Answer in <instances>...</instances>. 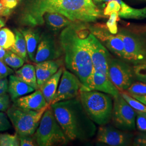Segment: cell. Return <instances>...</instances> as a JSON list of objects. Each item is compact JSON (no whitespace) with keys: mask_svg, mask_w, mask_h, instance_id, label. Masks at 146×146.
<instances>
[{"mask_svg":"<svg viewBox=\"0 0 146 146\" xmlns=\"http://www.w3.org/2000/svg\"><path fill=\"white\" fill-rule=\"evenodd\" d=\"M47 12L61 14L70 21L93 22L102 17L101 11L92 0H23L18 17L22 26L35 27L44 24Z\"/></svg>","mask_w":146,"mask_h":146,"instance_id":"obj_1","label":"cell"},{"mask_svg":"<svg viewBox=\"0 0 146 146\" xmlns=\"http://www.w3.org/2000/svg\"><path fill=\"white\" fill-rule=\"evenodd\" d=\"M86 23L73 22L62 30L59 37L66 67L81 82V91L91 90L93 71L88 44L90 31Z\"/></svg>","mask_w":146,"mask_h":146,"instance_id":"obj_2","label":"cell"},{"mask_svg":"<svg viewBox=\"0 0 146 146\" xmlns=\"http://www.w3.org/2000/svg\"><path fill=\"white\" fill-rule=\"evenodd\" d=\"M50 106L68 140L86 141L96 134V125L85 111L79 97Z\"/></svg>","mask_w":146,"mask_h":146,"instance_id":"obj_3","label":"cell"},{"mask_svg":"<svg viewBox=\"0 0 146 146\" xmlns=\"http://www.w3.org/2000/svg\"><path fill=\"white\" fill-rule=\"evenodd\" d=\"M84 110L89 118L100 125H107L111 120L112 96L97 90L81 91L78 95Z\"/></svg>","mask_w":146,"mask_h":146,"instance_id":"obj_4","label":"cell"},{"mask_svg":"<svg viewBox=\"0 0 146 146\" xmlns=\"http://www.w3.org/2000/svg\"><path fill=\"white\" fill-rule=\"evenodd\" d=\"M34 136L37 146H60L68 142V139L55 118L50 106L42 115Z\"/></svg>","mask_w":146,"mask_h":146,"instance_id":"obj_5","label":"cell"},{"mask_svg":"<svg viewBox=\"0 0 146 146\" xmlns=\"http://www.w3.org/2000/svg\"><path fill=\"white\" fill-rule=\"evenodd\" d=\"M50 105L38 110H25L12 105L7 114L19 136L34 135L42 115Z\"/></svg>","mask_w":146,"mask_h":146,"instance_id":"obj_6","label":"cell"},{"mask_svg":"<svg viewBox=\"0 0 146 146\" xmlns=\"http://www.w3.org/2000/svg\"><path fill=\"white\" fill-rule=\"evenodd\" d=\"M123 42L125 61L133 65L146 64V34H137L122 30L117 34Z\"/></svg>","mask_w":146,"mask_h":146,"instance_id":"obj_7","label":"cell"},{"mask_svg":"<svg viewBox=\"0 0 146 146\" xmlns=\"http://www.w3.org/2000/svg\"><path fill=\"white\" fill-rule=\"evenodd\" d=\"M108 76L120 92L125 91L135 79L133 67L129 63L112 57L108 64Z\"/></svg>","mask_w":146,"mask_h":146,"instance_id":"obj_8","label":"cell"},{"mask_svg":"<svg viewBox=\"0 0 146 146\" xmlns=\"http://www.w3.org/2000/svg\"><path fill=\"white\" fill-rule=\"evenodd\" d=\"M111 120L114 127L122 131L135 129L136 113L120 94L113 98Z\"/></svg>","mask_w":146,"mask_h":146,"instance_id":"obj_9","label":"cell"},{"mask_svg":"<svg viewBox=\"0 0 146 146\" xmlns=\"http://www.w3.org/2000/svg\"><path fill=\"white\" fill-rule=\"evenodd\" d=\"M88 44L93 67V75L108 76V64L111 58L109 50L91 32L88 37Z\"/></svg>","mask_w":146,"mask_h":146,"instance_id":"obj_10","label":"cell"},{"mask_svg":"<svg viewBox=\"0 0 146 146\" xmlns=\"http://www.w3.org/2000/svg\"><path fill=\"white\" fill-rule=\"evenodd\" d=\"M90 32L104 47L117 57L125 61V52L122 38L117 34H113L106 26L96 24L89 26Z\"/></svg>","mask_w":146,"mask_h":146,"instance_id":"obj_11","label":"cell"},{"mask_svg":"<svg viewBox=\"0 0 146 146\" xmlns=\"http://www.w3.org/2000/svg\"><path fill=\"white\" fill-rule=\"evenodd\" d=\"M82 88V84L78 77L64 68L57 91L50 105L78 97Z\"/></svg>","mask_w":146,"mask_h":146,"instance_id":"obj_12","label":"cell"},{"mask_svg":"<svg viewBox=\"0 0 146 146\" xmlns=\"http://www.w3.org/2000/svg\"><path fill=\"white\" fill-rule=\"evenodd\" d=\"M98 142L110 146H128L133 145L134 134L112 125H100L97 132Z\"/></svg>","mask_w":146,"mask_h":146,"instance_id":"obj_13","label":"cell"},{"mask_svg":"<svg viewBox=\"0 0 146 146\" xmlns=\"http://www.w3.org/2000/svg\"><path fill=\"white\" fill-rule=\"evenodd\" d=\"M62 54V48L61 46L60 47L58 46L52 35L46 32L41 34L37 48L34 62L55 60L60 58Z\"/></svg>","mask_w":146,"mask_h":146,"instance_id":"obj_14","label":"cell"},{"mask_svg":"<svg viewBox=\"0 0 146 146\" xmlns=\"http://www.w3.org/2000/svg\"><path fill=\"white\" fill-rule=\"evenodd\" d=\"M13 105L25 110H38L49 106L40 89L13 101Z\"/></svg>","mask_w":146,"mask_h":146,"instance_id":"obj_15","label":"cell"},{"mask_svg":"<svg viewBox=\"0 0 146 146\" xmlns=\"http://www.w3.org/2000/svg\"><path fill=\"white\" fill-rule=\"evenodd\" d=\"M60 62L56 61V60L35 63L34 66L36 71L38 88L58 72L60 68Z\"/></svg>","mask_w":146,"mask_h":146,"instance_id":"obj_16","label":"cell"},{"mask_svg":"<svg viewBox=\"0 0 146 146\" xmlns=\"http://www.w3.org/2000/svg\"><path fill=\"white\" fill-rule=\"evenodd\" d=\"M35 89L23 81L16 75L9 76L8 93L11 100L13 102L23 96L30 94Z\"/></svg>","mask_w":146,"mask_h":146,"instance_id":"obj_17","label":"cell"},{"mask_svg":"<svg viewBox=\"0 0 146 146\" xmlns=\"http://www.w3.org/2000/svg\"><path fill=\"white\" fill-rule=\"evenodd\" d=\"M25 37L26 43L28 56L31 61L34 62L37 48L41 36L40 31L35 27H28L19 29Z\"/></svg>","mask_w":146,"mask_h":146,"instance_id":"obj_18","label":"cell"},{"mask_svg":"<svg viewBox=\"0 0 146 146\" xmlns=\"http://www.w3.org/2000/svg\"><path fill=\"white\" fill-rule=\"evenodd\" d=\"M63 69L64 67H60L56 73L47 80L38 88L41 91L44 99L49 105L51 104L54 96L57 91Z\"/></svg>","mask_w":146,"mask_h":146,"instance_id":"obj_19","label":"cell"},{"mask_svg":"<svg viewBox=\"0 0 146 146\" xmlns=\"http://www.w3.org/2000/svg\"><path fill=\"white\" fill-rule=\"evenodd\" d=\"M43 20L48 28L54 31L62 30L74 22L61 14L52 12L46 13L43 16Z\"/></svg>","mask_w":146,"mask_h":146,"instance_id":"obj_20","label":"cell"},{"mask_svg":"<svg viewBox=\"0 0 146 146\" xmlns=\"http://www.w3.org/2000/svg\"><path fill=\"white\" fill-rule=\"evenodd\" d=\"M15 75L35 90L38 88L35 66L31 64H23L15 72Z\"/></svg>","mask_w":146,"mask_h":146,"instance_id":"obj_21","label":"cell"},{"mask_svg":"<svg viewBox=\"0 0 146 146\" xmlns=\"http://www.w3.org/2000/svg\"><path fill=\"white\" fill-rule=\"evenodd\" d=\"M120 6L119 15L122 19L141 20L146 18V7L141 9H136L127 5L122 0H116Z\"/></svg>","mask_w":146,"mask_h":146,"instance_id":"obj_22","label":"cell"},{"mask_svg":"<svg viewBox=\"0 0 146 146\" xmlns=\"http://www.w3.org/2000/svg\"><path fill=\"white\" fill-rule=\"evenodd\" d=\"M14 33L15 35V41L14 44L9 50L15 53L16 54L23 58L25 62H27L28 60V56L25 37L19 29H14Z\"/></svg>","mask_w":146,"mask_h":146,"instance_id":"obj_23","label":"cell"},{"mask_svg":"<svg viewBox=\"0 0 146 146\" xmlns=\"http://www.w3.org/2000/svg\"><path fill=\"white\" fill-rule=\"evenodd\" d=\"M15 41V35L13 31L8 28L0 29V47L9 50Z\"/></svg>","mask_w":146,"mask_h":146,"instance_id":"obj_24","label":"cell"},{"mask_svg":"<svg viewBox=\"0 0 146 146\" xmlns=\"http://www.w3.org/2000/svg\"><path fill=\"white\" fill-rule=\"evenodd\" d=\"M3 61L14 70L21 68L25 62L23 58L10 50H7Z\"/></svg>","mask_w":146,"mask_h":146,"instance_id":"obj_25","label":"cell"},{"mask_svg":"<svg viewBox=\"0 0 146 146\" xmlns=\"http://www.w3.org/2000/svg\"><path fill=\"white\" fill-rule=\"evenodd\" d=\"M120 94L133 110L141 112H146V105L132 97L125 91L120 92Z\"/></svg>","mask_w":146,"mask_h":146,"instance_id":"obj_26","label":"cell"},{"mask_svg":"<svg viewBox=\"0 0 146 146\" xmlns=\"http://www.w3.org/2000/svg\"><path fill=\"white\" fill-rule=\"evenodd\" d=\"M20 146L18 135L9 133H0V146Z\"/></svg>","mask_w":146,"mask_h":146,"instance_id":"obj_27","label":"cell"},{"mask_svg":"<svg viewBox=\"0 0 146 146\" xmlns=\"http://www.w3.org/2000/svg\"><path fill=\"white\" fill-rule=\"evenodd\" d=\"M125 92L130 95H146V84L142 82H133Z\"/></svg>","mask_w":146,"mask_h":146,"instance_id":"obj_28","label":"cell"},{"mask_svg":"<svg viewBox=\"0 0 146 146\" xmlns=\"http://www.w3.org/2000/svg\"><path fill=\"white\" fill-rule=\"evenodd\" d=\"M119 20L118 12H113L110 15V19L106 23V27L110 33L117 34L118 31L117 23Z\"/></svg>","mask_w":146,"mask_h":146,"instance_id":"obj_29","label":"cell"},{"mask_svg":"<svg viewBox=\"0 0 146 146\" xmlns=\"http://www.w3.org/2000/svg\"><path fill=\"white\" fill-rule=\"evenodd\" d=\"M133 69L135 78L139 81L146 84V64L133 65Z\"/></svg>","mask_w":146,"mask_h":146,"instance_id":"obj_30","label":"cell"},{"mask_svg":"<svg viewBox=\"0 0 146 146\" xmlns=\"http://www.w3.org/2000/svg\"><path fill=\"white\" fill-rule=\"evenodd\" d=\"M135 124L137 129L141 132H146V117L139 111L135 110Z\"/></svg>","mask_w":146,"mask_h":146,"instance_id":"obj_31","label":"cell"},{"mask_svg":"<svg viewBox=\"0 0 146 146\" xmlns=\"http://www.w3.org/2000/svg\"><path fill=\"white\" fill-rule=\"evenodd\" d=\"M121 8L119 3L116 0H111L108 2L107 5L104 9V15H110L113 12H119Z\"/></svg>","mask_w":146,"mask_h":146,"instance_id":"obj_32","label":"cell"},{"mask_svg":"<svg viewBox=\"0 0 146 146\" xmlns=\"http://www.w3.org/2000/svg\"><path fill=\"white\" fill-rule=\"evenodd\" d=\"M19 137L20 142V146H37L36 141L35 140L34 135L19 136Z\"/></svg>","mask_w":146,"mask_h":146,"instance_id":"obj_33","label":"cell"},{"mask_svg":"<svg viewBox=\"0 0 146 146\" xmlns=\"http://www.w3.org/2000/svg\"><path fill=\"white\" fill-rule=\"evenodd\" d=\"M8 116L4 111H0V131H7L11 128Z\"/></svg>","mask_w":146,"mask_h":146,"instance_id":"obj_34","label":"cell"},{"mask_svg":"<svg viewBox=\"0 0 146 146\" xmlns=\"http://www.w3.org/2000/svg\"><path fill=\"white\" fill-rule=\"evenodd\" d=\"M11 106V98L9 94L0 95V111H7Z\"/></svg>","mask_w":146,"mask_h":146,"instance_id":"obj_35","label":"cell"},{"mask_svg":"<svg viewBox=\"0 0 146 146\" xmlns=\"http://www.w3.org/2000/svg\"><path fill=\"white\" fill-rule=\"evenodd\" d=\"M14 73L13 69L7 66L3 61L0 60V79L7 78V76Z\"/></svg>","mask_w":146,"mask_h":146,"instance_id":"obj_36","label":"cell"},{"mask_svg":"<svg viewBox=\"0 0 146 146\" xmlns=\"http://www.w3.org/2000/svg\"><path fill=\"white\" fill-rule=\"evenodd\" d=\"M133 145L135 146H146V132H141L134 136Z\"/></svg>","mask_w":146,"mask_h":146,"instance_id":"obj_37","label":"cell"},{"mask_svg":"<svg viewBox=\"0 0 146 146\" xmlns=\"http://www.w3.org/2000/svg\"><path fill=\"white\" fill-rule=\"evenodd\" d=\"M20 0H1L4 8L10 10H13L15 8L19 5Z\"/></svg>","mask_w":146,"mask_h":146,"instance_id":"obj_38","label":"cell"},{"mask_svg":"<svg viewBox=\"0 0 146 146\" xmlns=\"http://www.w3.org/2000/svg\"><path fill=\"white\" fill-rule=\"evenodd\" d=\"M127 30L137 34H146V25L131 26L128 27Z\"/></svg>","mask_w":146,"mask_h":146,"instance_id":"obj_39","label":"cell"},{"mask_svg":"<svg viewBox=\"0 0 146 146\" xmlns=\"http://www.w3.org/2000/svg\"><path fill=\"white\" fill-rule=\"evenodd\" d=\"M8 87V80L7 78L0 79V95L7 93Z\"/></svg>","mask_w":146,"mask_h":146,"instance_id":"obj_40","label":"cell"},{"mask_svg":"<svg viewBox=\"0 0 146 146\" xmlns=\"http://www.w3.org/2000/svg\"><path fill=\"white\" fill-rule=\"evenodd\" d=\"M130 95V94H129ZM132 97L135 98L136 100L140 101L142 104L146 106V95H142V96H139V95H130Z\"/></svg>","mask_w":146,"mask_h":146,"instance_id":"obj_41","label":"cell"},{"mask_svg":"<svg viewBox=\"0 0 146 146\" xmlns=\"http://www.w3.org/2000/svg\"><path fill=\"white\" fill-rule=\"evenodd\" d=\"M7 52V50L0 47V60H2V61L3 60V58L5 56Z\"/></svg>","mask_w":146,"mask_h":146,"instance_id":"obj_42","label":"cell"},{"mask_svg":"<svg viewBox=\"0 0 146 146\" xmlns=\"http://www.w3.org/2000/svg\"><path fill=\"white\" fill-rule=\"evenodd\" d=\"M4 9V5H3L1 0H0V14L2 12L3 10Z\"/></svg>","mask_w":146,"mask_h":146,"instance_id":"obj_43","label":"cell"},{"mask_svg":"<svg viewBox=\"0 0 146 146\" xmlns=\"http://www.w3.org/2000/svg\"><path fill=\"white\" fill-rule=\"evenodd\" d=\"M94 2L95 3H101V2L103 1V0H93Z\"/></svg>","mask_w":146,"mask_h":146,"instance_id":"obj_44","label":"cell"},{"mask_svg":"<svg viewBox=\"0 0 146 146\" xmlns=\"http://www.w3.org/2000/svg\"><path fill=\"white\" fill-rule=\"evenodd\" d=\"M140 112L141 113L142 115H144L146 117V112H141V111H140Z\"/></svg>","mask_w":146,"mask_h":146,"instance_id":"obj_45","label":"cell"},{"mask_svg":"<svg viewBox=\"0 0 146 146\" xmlns=\"http://www.w3.org/2000/svg\"><path fill=\"white\" fill-rule=\"evenodd\" d=\"M110 1H111V0H103V2H104L105 3H108Z\"/></svg>","mask_w":146,"mask_h":146,"instance_id":"obj_46","label":"cell"},{"mask_svg":"<svg viewBox=\"0 0 146 146\" xmlns=\"http://www.w3.org/2000/svg\"><path fill=\"white\" fill-rule=\"evenodd\" d=\"M1 28V27L0 26V28Z\"/></svg>","mask_w":146,"mask_h":146,"instance_id":"obj_47","label":"cell"}]
</instances>
